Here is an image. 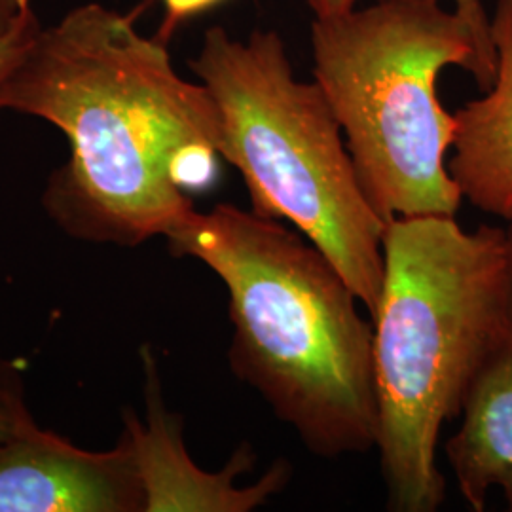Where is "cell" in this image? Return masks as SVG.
<instances>
[{
    "instance_id": "16",
    "label": "cell",
    "mask_w": 512,
    "mask_h": 512,
    "mask_svg": "<svg viewBox=\"0 0 512 512\" xmlns=\"http://www.w3.org/2000/svg\"><path fill=\"white\" fill-rule=\"evenodd\" d=\"M509 226L503 228V256H505V281H507V300L512 323V219Z\"/></svg>"
},
{
    "instance_id": "10",
    "label": "cell",
    "mask_w": 512,
    "mask_h": 512,
    "mask_svg": "<svg viewBox=\"0 0 512 512\" xmlns=\"http://www.w3.org/2000/svg\"><path fill=\"white\" fill-rule=\"evenodd\" d=\"M433 2H442V0H433ZM452 4H454V12L465 21L473 37V46H475L473 76L476 84L482 90H488L494 82L495 67H497L490 18L480 0H452Z\"/></svg>"
},
{
    "instance_id": "4",
    "label": "cell",
    "mask_w": 512,
    "mask_h": 512,
    "mask_svg": "<svg viewBox=\"0 0 512 512\" xmlns=\"http://www.w3.org/2000/svg\"><path fill=\"white\" fill-rule=\"evenodd\" d=\"M190 69L222 122L220 156L241 173L251 211L289 220L329 258L374 321L384 285L385 222L368 202L344 133L317 82L294 76L275 31L205 33Z\"/></svg>"
},
{
    "instance_id": "14",
    "label": "cell",
    "mask_w": 512,
    "mask_h": 512,
    "mask_svg": "<svg viewBox=\"0 0 512 512\" xmlns=\"http://www.w3.org/2000/svg\"><path fill=\"white\" fill-rule=\"evenodd\" d=\"M31 12V0H0V31L12 29Z\"/></svg>"
},
{
    "instance_id": "7",
    "label": "cell",
    "mask_w": 512,
    "mask_h": 512,
    "mask_svg": "<svg viewBox=\"0 0 512 512\" xmlns=\"http://www.w3.org/2000/svg\"><path fill=\"white\" fill-rule=\"evenodd\" d=\"M0 512H145L128 439L90 452L27 421L0 444Z\"/></svg>"
},
{
    "instance_id": "12",
    "label": "cell",
    "mask_w": 512,
    "mask_h": 512,
    "mask_svg": "<svg viewBox=\"0 0 512 512\" xmlns=\"http://www.w3.org/2000/svg\"><path fill=\"white\" fill-rule=\"evenodd\" d=\"M40 29L35 12H31L18 25L8 31H0V92L8 80V76L16 69L19 59L27 52L31 40Z\"/></svg>"
},
{
    "instance_id": "2",
    "label": "cell",
    "mask_w": 512,
    "mask_h": 512,
    "mask_svg": "<svg viewBox=\"0 0 512 512\" xmlns=\"http://www.w3.org/2000/svg\"><path fill=\"white\" fill-rule=\"evenodd\" d=\"M165 239L173 255L200 260L226 285L232 372L311 454L376 448L374 327L310 239L230 203L192 211Z\"/></svg>"
},
{
    "instance_id": "15",
    "label": "cell",
    "mask_w": 512,
    "mask_h": 512,
    "mask_svg": "<svg viewBox=\"0 0 512 512\" xmlns=\"http://www.w3.org/2000/svg\"><path fill=\"white\" fill-rule=\"evenodd\" d=\"M315 18H334L348 14L355 8L357 0H308Z\"/></svg>"
},
{
    "instance_id": "13",
    "label": "cell",
    "mask_w": 512,
    "mask_h": 512,
    "mask_svg": "<svg viewBox=\"0 0 512 512\" xmlns=\"http://www.w3.org/2000/svg\"><path fill=\"white\" fill-rule=\"evenodd\" d=\"M224 0H162L164 21L158 31V40L167 44V40L175 35V31L188 19L196 18L203 12L215 8Z\"/></svg>"
},
{
    "instance_id": "11",
    "label": "cell",
    "mask_w": 512,
    "mask_h": 512,
    "mask_svg": "<svg viewBox=\"0 0 512 512\" xmlns=\"http://www.w3.org/2000/svg\"><path fill=\"white\" fill-rule=\"evenodd\" d=\"M31 420L18 366H0V444L14 437Z\"/></svg>"
},
{
    "instance_id": "8",
    "label": "cell",
    "mask_w": 512,
    "mask_h": 512,
    "mask_svg": "<svg viewBox=\"0 0 512 512\" xmlns=\"http://www.w3.org/2000/svg\"><path fill=\"white\" fill-rule=\"evenodd\" d=\"M495 78L486 95L456 116L448 171L463 200L499 219H512V0H497L492 19Z\"/></svg>"
},
{
    "instance_id": "5",
    "label": "cell",
    "mask_w": 512,
    "mask_h": 512,
    "mask_svg": "<svg viewBox=\"0 0 512 512\" xmlns=\"http://www.w3.org/2000/svg\"><path fill=\"white\" fill-rule=\"evenodd\" d=\"M313 76L346 137L376 213L456 217L463 196L446 154L456 116L437 97L440 71L473 74L475 46L454 10L433 0H378L311 25Z\"/></svg>"
},
{
    "instance_id": "6",
    "label": "cell",
    "mask_w": 512,
    "mask_h": 512,
    "mask_svg": "<svg viewBox=\"0 0 512 512\" xmlns=\"http://www.w3.org/2000/svg\"><path fill=\"white\" fill-rule=\"evenodd\" d=\"M145 366V420L126 414L128 439L141 486L145 512H251L287 488L293 469L277 459L255 484L241 488L239 475L255 465L251 446L241 444L217 473L203 471L184 444L183 420L173 414L164 397L152 351H143Z\"/></svg>"
},
{
    "instance_id": "3",
    "label": "cell",
    "mask_w": 512,
    "mask_h": 512,
    "mask_svg": "<svg viewBox=\"0 0 512 512\" xmlns=\"http://www.w3.org/2000/svg\"><path fill=\"white\" fill-rule=\"evenodd\" d=\"M372 327L387 509L437 511L446 494L440 429L461 414L478 370L512 329L503 228L471 232L440 215L387 222Z\"/></svg>"
},
{
    "instance_id": "1",
    "label": "cell",
    "mask_w": 512,
    "mask_h": 512,
    "mask_svg": "<svg viewBox=\"0 0 512 512\" xmlns=\"http://www.w3.org/2000/svg\"><path fill=\"white\" fill-rule=\"evenodd\" d=\"M0 110L52 124L69 162L44 192L74 238L137 247L167 238L219 177L222 122L203 84L181 78L164 42L101 4L38 29L0 92Z\"/></svg>"
},
{
    "instance_id": "9",
    "label": "cell",
    "mask_w": 512,
    "mask_h": 512,
    "mask_svg": "<svg viewBox=\"0 0 512 512\" xmlns=\"http://www.w3.org/2000/svg\"><path fill=\"white\" fill-rule=\"evenodd\" d=\"M446 446L459 492L475 512L499 490L512 511V329L478 370Z\"/></svg>"
}]
</instances>
